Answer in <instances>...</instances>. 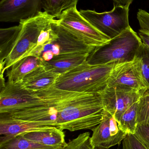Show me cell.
Here are the masks:
<instances>
[{"label": "cell", "instance_id": "f1b7e54d", "mask_svg": "<svg viewBox=\"0 0 149 149\" xmlns=\"http://www.w3.org/2000/svg\"><path fill=\"white\" fill-rule=\"evenodd\" d=\"M114 2V6H130L134 0H113Z\"/></svg>", "mask_w": 149, "mask_h": 149}, {"label": "cell", "instance_id": "30bf717a", "mask_svg": "<svg viewBox=\"0 0 149 149\" xmlns=\"http://www.w3.org/2000/svg\"><path fill=\"white\" fill-rule=\"evenodd\" d=\"M105 110L118 123L124 112L144 94L142 92L119 87H107L100 93Z\"/></svg>", "mask_w": 149, "mask_h": 149}, {"label": "cell", "instance_id": "ac0fdd59", "mask_svg": "<svg viewBox=\"0 0 149 149\" xmlns=\"http://www.w3.org/2000/svg\"><path fill=\"white\" fill-rule=\"evenodd\" d=\"M0 149H64L40 144L28 140L22 136L0 137Z\"/></svg>", "mask_w": 149, "mask_h": 149}, {"label": "cell", "instance_id": "4dcf8cb0", "mask_svg": "<svg viewBox=\"0 0 149 149\" xmlns=\"http://www.w3.org/2000/svg\"><path fill=\"white\" fill-rule=\"evenodd\" d=\"M144 94H149V88L146 90V92H145Z\"/></svg>", "mask_w": 149, "mask_h": 149}, {"label": "cell", "instance_id": "9a60e30c", "mask_svg": "<svg viewBox=\"0 0 149 149\" xmlns=\"http://www.w3.org/2000/svg\"><path fill=\"white\" fill-rule=\"evenodd\" d=\"M90 53L77 52L59 55L49 62H43V65L47 70L61 75L85 62Z\"/></svg>", "mask_w": 149, "mask_h": 149}, {"label": "cell", "instance_id": "9c48e42d", "mask_svg": "<svg viewBox=\"0 0 149 149\" xmlns=\"http://www.w3.org/2000/svg\"><path fill=\"white\" fill-rule=\"evenodd\" d=\"M44 99L35 92L23 88L20 84L7 82L1 88L0 113L43 105Z\"/></svg>", "mask_w": 149, "mask_h": 149}, {"label": "cell", "instance_id": "3957f363", "mask_svg": "<svg viewBox=\"0 0 149 149\" xmlns=\"http://www.w3.org/2000/svg\"><path fill=\"white\" fill-rule=\"evenodd\" d=\"M142 44L141 38L130 26L107 43L96 47L87 62L93 65L132 62Z\"/></svg>", "mask_w": 149, "mask_h": 149}, {"label": "cell", "instance_id": "603a6c76", "mask_svg": "<svg viewBox=\"0 0 149 149\" xmlns=\"http://www.w3.org/2000/svg\"><path fill=\"white\" fill-rule=\"evenodd\" d=\"M137 123L149 126V94H144L138 101Z\"/></svg>", "mask_w": 149, "mask_h": 149}, {"label": "cell", "instance_id": "6da1fadb", "mask_svg": "<svg viewBox=\"0 0 149 149\" xmlns=\"http://www.w3.org/2000/svg\"><path fill=\"white\" fill-rule=\"evenodd\" d=\"M57 127L71 132L92 130L99 125L105 108L100 93L65 91L58 102Z\"/></svg>", "mask_w": 149, "mask_h": 149}, {"label": "cell", "instance_id": "4316f807", "mask_svg": "<svg viewBox=\"0 0 149 149\" xmlns=\"http://www.w3.org/2000/svg\"><path fill=\"white\" fill-rule=\"evenodd\" d=\"M137 18L140 26L139 32L149 37V13L140 9L137 12Z\"/></svg>", "mask_w": 149, "mask_h": 149}, {"label": "cell", "instance_id": "83f0119b", "mask_svg": "<svg viewBox=\"0 0 149 149\" xmlns=\"http://www.w3.org/2000/svg\"><path fill=\"white\" fill-rule=\"evenodd\" d=\"M134 135L149 149V126L137 124Z\"/></svg>", "mask_w": 149, "mask_h": 149}, {"label": "cell", "instance_id": "8992f818", "mask_svg": "<svg viewBox=\"0 0 149 149\" xmlns=\"http://www.w3.org/2000/svg\"><path fill=\"white\" fill-rule=\"evenodd\" d=\"M52 26L58 34V38L48 44L36 47L28 54L49 62L54 57L77 52L91 53L95 48L88 46L78 40L57 22L53 20Z\"/></svg>", "mask_w": 149, "mask_h": 149}, {"label": "cell", "instance_id": "5bb4252c", "mask_svg": "<svg viewBox=\"0 0 149 149\" xmlns=\"http://www.w3.org/2000/svg\"><path fill=\"white\" fill-rule=\"evenodd\" d=\"M59 75L43 65L27 74L18 84L30 92H39L52 87Z\"/></svg>", "mask_w": 149, "mask_h": 149}, {"label": "cell", "instance_id": "4fadbf2b", "mask_svg": "<svg viewBox=\"0 0 149 149\" xmlns=\"http://www.w3.org/2000/svg\"><path fill=\"white\" fill-rule=\"evenodd\" d=\"M54 126L24 121L0 115V135L12 137L20 136L34 131L48 130Z\"/></svg>", "mask_w": 149, "mask_h": 149}, {"label": "cell", "instance_id": "5b68a950", "mask_svg": "<svg viewBox=\"0 0 149 149\" xmlns=\"http://www.w3.org/2000/svg\"><path fill=\"white\" fill-rule=\"evenodd\" d=\"M57 22L78 40L91 47H99L110 38L96 29L77 9V6L64 10Z\"/></svg>", "mask_w": 149, "mask_h": 149}, {"label": "cell", "instance_id": "ffe728a7", "mask_svg": "<svg viewBox=\"0 0 149 149\" xmlns=\"http://www.w3.org/2000/svg\"><path fill=\"white\" fill-rule=\"evenodd\" d=\"M21 28V24L19 23L16 26L0 29L1 61L4 59L7 52L15 42Z\"/></svg>", "mask_w": 149, "mask_h": 149}, {"label": "cell", "instance_id": "7402d4cb", "mask_svg": "<svg viewBox=\"0 0 149 149\" xmlns=\"http://www.w3.org/2000/svg\"><path fill=\"white\" fill-rule=\"evenodd\" d=\"M90 135L89 132L80 134L76 138L70 140L64 149H97L92 144Z\"/></svg>", "mask_w": 149, "mask_h": 149}, {"label": "cell", "instance_id": "cb8c5ba5", "mask_svg": "<svg viewBox=\"0 0 149 149\" xmlns=\"http://www.w3.org/2000/svg\"><path fill=\"white\" fill-rule=\"evenodd\" d=\"M54 19L46 23L40 31L38 38L37 45L36 47L43 46L48 44L53 40L57 38L58 34L52 26V22Z\"/></svg>", "mask_w": 149, "mask_h": 149}, {"label": "cell", "instance_id": "d4e9b609", "mask_svg": "<svg viewBox=\"0 0 149 149\" xmlns=\"http://www.w3.org/2000/svg\"><path fill=\"white\" fill-rule=\"evenodd\" d=\"M137 56L141 61L143 75L149 87V48L143 42Z\"/></svg>", "mask_w": 149, "mask_h": 149}, {"label": "cell", "instance_id": "e0dca14e", "mask_svg": "<svg viewBox=\"0 0 149 149\" xmlns=\"http://www.w3.org/2000/svg\"><path fill=\"white\" fill-rule=\"evenodd\" d=\"M22 136L28 140L54 148L64 149L67 144L64 130L57 127L48 130L29 132Z\"/></svg>", "mask_w": 149, "mask_h": 149}, {"label": "cell", "instance_id": "ba28073f", "mask_svg": "<svg viewBox=\"0 0 149 149\" xmlns=\"http://www.w3.org/2000/svg\"><path fill=\"white\" fill-rule=\"evenodd\" d=\"M112 87L126 88L144 93L149 88L143 75L141 61L137 55L132 62L115 64L107 87Z\"/></svg>", "mask_w": 149, "mask_h": 149}, {"label": "cell", "instance_id": "484cf974", "mask_svg": "<svg viewBox=\"0 0 149 149\" xmlns=\"http://www.w3.org/2000/svg\"><path fill=\"white\" fill-rule=\"evenodd\" d=\"M122 149H148L133 134H127L122 141Z\"/></svg>", "mask_w": 149, "mask_h": 149}, {"label": "cell", "instance_id": "44dd1931", "mask_svg": "<svg viewBox=\"0 0 149 149\" xmlns=\"http://www.w3.org/2000/svg\"><path fill=\"white\" fill-rule=\"evenodd\" d=\"M79 0H43L42 8L44 11L57 18L63 11L77 6Z\"/></svg>", "mask_w": 149, "mask_h": 149}, {"label": "cell", "instance_id": "8fae6325", "mask_svg": "<svg viewBox=\"0 0 149 149\" xmlns=\"http://www.w3.org/2000/svg\"><path fill=\"white\" fill-rule=\"evenodd\" d=\"M91 130L92 144L97 149H109L120 145L127 134L121 129L115 117L106 110L100 123Z\"/></svg>", "mask_w": 149, "mask_h": 149}, {"label": "cell", "instance_id": "52a82bcc", "mask_svg": "<svg viewBox=\"0 0 149 149\" xmlns=\"http://www.w3.org/2000/svg\"><path fill=\"white\" fill-rule=\"evenodd\" d=\"M80 12L96 29L110 39L119 36L130 27L129 6H114L110 11L102 13L91 10H80Z\"/></svg>", "mask_w": 149, "mask_h": 149}, {"label": "cell", "instance_id": "f546056e", "mask_svg": "<svg viewBox=\"0 0 149 149\" xmlns=\"http://www.w3.org/2000/svg\"><path fill=\"white\" fill-rule=\"evenodd\" d=\"M139 35L143 42L149 48V37L145 34L141 32H139Z\"/></svg>", "mask_w": 149, "mask_h": 149}, {"label": "cell", "instance_id": "2e32d148", "mask_svg": "<svg viewBox=\"0 0 149 149\" xmlns=\"http://www.w3.org/2000/svg\"><path fill=\"white\" fill-rule=\"evenodd\" d=\"M43 64V61L40 58L31 56L23 58L7 70V82L11 84L20 83L27 74Z\"/></svg>", "mask_w": 149, "mask_h": 149}, {"label": "cell", "instance_id": "7c38bea8", "mask_svg": "<svg viewBox=\"0 0 149 149\" xmlns=\"http://www.w3.org/2000/svg\"><path fill=\"white\" fill-rule=\"evenodd\" d=\"M43 0H1L0 21L15 22L29 19L42 11Z\"/></svg>", "mask_w": 149, "mask_h": 149}, {"label": "cell", "instance_id": "d6986e66", "mask_svg": "<svg viewBox=\"0 0 149 149\" xmlns=\"http://www.w3.org/2000/svg\"><path fill=\"white\" fill-rule=\"evenodd\" d=\"M130 106L122 114L118 122L121 129L127 134H134L137 126L138 101Z\"/></svg>", "mask_w": 149, "mask_h": 149}, {"label": "cell", "instance_id": "277c9868", "mask_svg": "<svg viewBox=\"0 0 149 149\" xmlns=\"http://www.w3.org/2000/svg\"><path fill=\"white\" fill-rule=\"evenodd\" d=\"M55 18L46 11H41L36 16L20 21V31L15 42L7 52L3 61H1V75L11 65L29 53L36 46L40 31L45 24Z\"/></svg>", "mask_w": 149, "mask_h": 149}, {"label": "cell", "instance_id": "7a4b0ae2", "mask_svg": "<svg viewBox=\"0 0 149 149\" xmlns=\"http://www.w3.org/2000/svg\"><path fill=\"white\" fill-rule=\"evenodd\" d=\"M115 63L93 65L87 61L59 75L52 87L79 93H101L107 87Z\"/></svg>", "mask_w": 149, "mask_h": 149}]
</instances>
